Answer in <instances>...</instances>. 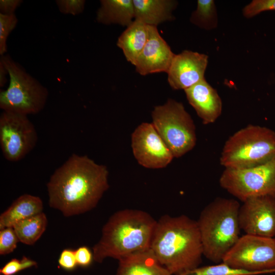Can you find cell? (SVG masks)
Listing matches in <instances>:
<instances>
[{
  "label": "cell",
  "mask_w": 275,
  "mask_h": 275,
  "mask_svg": "<svg viewBox=\"0 0 275 275\" xmlns=\"http://www.w3.org/2000/svg\"><path fill=\"white\" fill-rule=\"evenodd\" d=\"M108 176L105 166L73 154L47 183L49 206L66 217L91 210L109 188Z\"/></svg>",
  "instance_id": "6da1fadb"
},
{
  "label": "cell",
  "mask_w": 275,
  "mask_h": 275,
  "mask_svg": "<svg viewBox=\"0 0 275 275\" xmlns=\"http://www.w3.org/2000/svg\"><path fill=\"white\" fill-rule=\"evenodd\" d=\"M150 248L172 275L199 267L204 256L197 221L185 215L162 216L157 221Z\"/></svg>",
  "instance_id": "7a4b0ae2"
},
{
  "label": "cell",
  "mask_w": 275,
  "mask_h": 275,
  "mask_svg": "<svg viewBox=\"0 0 275 275\" xmlns=\"http://www.w3.org/2000/svg\"><path fill=\"white\" fill-rule=\"evenodd\" d=\"M156 223L144 211L116 212L103 226L101 237L93 248L94 260L101 263L108 257L120 260L150 248Z\"/></svg>",
  "instance_id": "3957f363"
},
{
  "label": "cell",
  "mask_w": 275,
  "mask_h": 275,
  "mask_svg": "<svg viewBox=\"0 0 275 275\" xmlns=\"http://www.w3.org/2000/svg\"><path fill=\"white\" fill-rule=\"evenodd\" d=\"M240 206L237 200L218 197L204 207L197 221L203 255L215 264L223 262L241 236Z\"/></svg>",
  "instance_id": "277c9868"
},
{
  "label": "cell",
  "mask_w": 275,
  "mask_h": 275,
  "mask_svg": "<svg viewBox=\"0 0 275 275\" xmlns=\"http://www.w3.org/2000/svg\"><path fill=\"white\" fill-rule=\"evenodd\" d=\"M275 156V131L265 126L249 125L225 142L219 162L225 169L255 167Z\"/></svg>",
  "instance_id": "5b68a950"
},
{
  "label": "cell",
  "mask_w": 275,
  "mask_h": 275,
  "mask_svg": "<svg viewBox=\"0 0 275 275\" xmlns=\"http://www.w3.org/2000/svg\"><path fill=\"white\" fill-rule=\"evenodd\" d=\"M1 59L7 69L10 82L6 90H1L0 108L26 116L41 112L47 100V88L9 55L1 56Z\"/></svg>",
  "instance_id": "8992f818"
},
{
  "label": "cell",
  "mask_w": 275,
  "mask_h": 275,
  "mask_svg": "<svg viewBox=\"0 0 275 275\" xmlns=\"http://www.w3.org/2000/svg\"><path fill=\"white\" fill-rule=\"evenodd\" d=\"M152 119L151 123L174 158L183 156L196 146V126L182 103L169 99L154 107Z\"/></svg>",
  "instance_id": "52a82bcc"
},
{
  "label": "cell",
  "mask_w": 275,
  "mask_h": 275,
  "mask_svg": "<svg viewBox=\"0 0 275 275\" xmlns=\"http://www.w3.org/2000/svg\"><path fill=\"white\" fill-rule=\"evenodd\" d=\"M219 183L242 202L250 198H275V156L261 164L241 169H225Z\"/></svg>",
  "instance_id": "ba28073f"
},
{
  "label": "cell",
  "mask_w": 275,
  "mask_h": 275,
  "mask_svg": "<svg viewBox=\"0 0 275 275\" xmlns=\"http://www.w3.org/2000/svg\"><path fill=\"white\" fill-rule=\"evenodd\" d=\"M222 262L232 268L258 274L275 272L274 238L241 236Z\"/></svg>",
  "instance_id": "9c48e42d"
},
{
  "label": "cell",
  "mask_w": 275,
  "mask_h": 275,
  "mask_svg": "<svg viewBox=\"0 0 275 275\" xmlns=\"http://www.w3.org/2000/svg\"><path fill=\"white\" fill-rule=\"evenodd\" d=\"M38 135L28 116L3 111L0 116V146L8 161L23 159L36 146Z\"/></svg>",
  "instance_id": "30bf717a"
},
{
  "label": "cell",
  "mask_w": 275,
  "mask_h": 275,
  "mask_svg": "<svg viewBox=\"0 0 275 275\" xmlns=\"http://www.w3.org/2000/svg\"><path fill=\"white\" fill-rule=\"evenodd\" d=\"M131 147L138 163L146 168H165L174 158L152 123H143L134 130Z\"/></svg>",
  "instance_id": "8fae6325"
},
{
  "label": "cell",
  "mask_w": 275,
  "mask_h": 275,
  "mask_svg": "<svg viewBox=\"0 0 275 275\" xmlns=\"http://www.w3.org/2000/svg\"><path fill=\"white\" fill-rule=\"evenodd\" d=\"M240 205L238 219L245 234L275 238V198H250Z\"/></svg>",
  "instance_id": "7c38bea8"
},
{
  "label": "cell",
  "mask_w": 275,
  "mask_h": 275,
  "mask_svg": "<svg viewBox=\"0 0 275 275\" xmlns=\"http://www.w3.org/2000/svg\"><path fill=\"white\" fill-rule=\"evenodd\" d=\"M208 56L184 50L174 57L168 74V81L174 90L184 91L205 78Z\"/></svg>",
  "instance_id": "4fadbf2b"
},
{
  "label": "cell",
  "mask_w": 275,
  "mask_h": 275,
  "mask_svg": "<svg viewBox=\"0 0 275 275\" xmlns=\"http://www.w3.org/2000/svg\"><path fill=\"white\" fill-rule=\"evenodd\" d=\"M148 38L134 65L135 70L144 76L167 73L175 54L160 36L156 26L148 25Z\"/></svg>",
  "instance_id": "5bb4252c"
},
{
  "label": "cell",
  "mask_w": 275,
  "mask_h": 275,
  "mask_svg": "<svg viewBox=\"0 0 275 275\" xmlns=\"http://www.w3.org/2000/svg\"><path fill=\"white\" fill-rule=\"evenodd\" d=\"M189 104L205 125L215 122L223 108L222 101L217 91L204 78L184 90Z\"/></svg>",
  "instance_id": "9a60e30c"
},
{
  "label": "cell",
  "mask_w": 275,
  "mask_h": 275,
  "mask_svg": "<svg viewBox=\"0 0 275 275\" xmlns=\"http://www.w3.org/2000/svg\"><path fill=\"white\" fill-rule=\"evenodd\" d=\"M116 275H172L158 261L151 248L119 260Z\"/></svg>",
  "instance_id": "2e32d148"
},
{
  "label": "cell",
  "mask_w": 275,
  "mask_h": 275,
  "mask_svg": "<svg viewBox=\"0 0 275 275\" xmlns=\"http://www.w3.org/2000/svg\"><path fill=\"white\" fill-rule=\"evenodd\" d=\"M134 19L144 24L157 26L158 25L175 19L174 10L178 6L175 0H132Z\"/></svg>",
  "instance_id": "e0dca14e"
},
{
  "label": "cell",
  "mask_w": 275,
  "mask_h": 275,
  "mask_svg": "<svg viewBox=\"0 0 275 275\" xmlns=\"http://www.w3.org/2000/svg\"><path fill=\"white\" fill-rule=\"evenodd\" d=\"M43 209V202L39 197L22 195L1 214L0 229L13 227L17 223L42 212Z\"/></svg>",
  "instance_id": "ac0fdd59"
},
{
  "label": "cell",
  "mask_w": 275,
  "mask_h": 275,
  "mask_svg": "<svg viewBox=\"0 0 275 275\" xmlns=\"http://www.w3.org/2000/svg\"><path fill=\"white\" fill-rule=\"evenodd\" d=\"M148 36V25L134 19L118 39L117 45L122 49L127 61L134 66L146 44Z\"/></svg>",
  "instance_id": "d6986e66"
},
{
  "label": "cell",
  "mask_w": 275,
  "mask_h": 275,
  "mask_svg": "<svg viewBox=\"0 0 275 275\" xmlns=\"http://www.w3.org/2000/svg\"><path fill=\"white\" fill-rule=\"evenodd\" d=\"M96 21L105 25L117 24L127 27L134 20L132 0H101Z\"/></svg>",
  "instance_id": "ffe728a7"
},
{
  "label": "cell",
  "mask_w": 275,
  "mask_h": 275,
  "mask_svg": "<svg viewBox=\"0 0 275 275\" xmlns=\"http://www.w3.org/2000/svg\"><path fill=\"white\" fill-rule=\"evenodd\" d=\"M47 226V217L42 212L17 223L13 228L20 242L33 245L42 235Z\"/></svg>",
  "instance_id": "44dd1931"
},
{
  "label": "cell",
  "mask_w": 275,
  "mask_h": 275,
  "mask_svg": "<svg viewBox=\"0 0 275 275\" xmlns=\"http://www.w3.org/2000/svg\"><path fill=\"white\" fill-rule=\"evenodd\" d=\"M195 25L206 31L215 29L218 25L216 5L213 0H198L196 9L189 18Z\"/></svg>",
  "instance_id": "7402d4cb"
},
{
  "label": "cell",
  "mask_w": 275,
  "mask_h": 275,
  "mask_svg": "<svg viewBox=\"0 0 275 275\" xmlns=\"http://www.w3.org/2000/svg\"><path fill=\"white\" fill-rule=\"evenodd\" d=\"M253 272L232 268L222 262L213 265L198 267L179 275H257Z\"/></svg>",
  "instance_id": "603a6c76"
},
{
  "label": "cell",
  "mask_w": 275,
  "mask_h": 275,
  "mask_svg": "<svg viewBox=\"0 0 275 275\" xmlns=\"http://www.w3.org/2000/svg\"><path fill=\"white\" fill-rule=\"evenodd\" d=\"M18 19L15 14L0 13V54L4 55L7 50V41L10 33L15 29Z\"/></svg>",
  "instance_id": "cb8c5ba5"
},
{
  "label": "cell",
  "mask_w": 275,
  "mask_h": 275,
  "mask_svg": "<svg viewBox=\"0 0 275 275\" xmlns=\"http://www.w3.org/2000/svg\"><path fill=\"white\" fill-rule=\"evenodd\" d=\"M268 11H275V0H253L243 8L242 14L251 18Z\"/></svg>",
  "instance_id": "d4e9b609"
},
{
  "label": "cell",
  "mask_w": 275,
  "mask_h": 275,
  "mask_svg": "<svg viewBox=\"0 0 275 275\" xmlns=\"http://www.w3.org/2000/svg\"><path fill=\"white\" fill-rule=\"evenodd\" d=\"M19 241L13 227L0 231V254L5 255L13 252Z\"/></svg>",
  "instance_id": "484cf974"
},
{
  "label": "cell",
  "mask_w": 275,
  "mask_h": 275,
  "mask_svg": "<svg viewBox=\"0 0 275 275\" xmlns=\"http://www.w3.org/2000/svg\"><path fill=\"white\" fill-rule=\"evenodd\" d=\"M37 265L35 261L25 256L20 260L13 258L1 268L0 273L2 275H14L21 270L36 266Z\"/></svg>",
  "instance_id": "4316f807"
},
{
  "label": "cell",
  "mask_w": 275,
  "mask_h": 275,
  "mask_svg": "<svg viewBox=\"0 0 275 275\" xmlns=\"http://www.w3.org/2000/svg\"><path fill=\"white\" fill-rule=\"evenodd\" d=\"M59 11L64 14L76 15L84 10V0H58L56 1Z\"/></svg>",
  "instance_id": "83f0119b"
},
{
  "label": "cell",
  "mask_w": 275,
  "mask_h": 275,
  "mask_svg": "<svg viewBox=\"0 0 275 275\" xmlns=\"http://www.w3.org/2000/svg\"><path fill=\"white\" fill-rule=\"evenodd\" d=\"M58 263L59 265L65 270L74 269L77 265L75 251L70 249H66L63 250L60 255Z\"/></svg>",
  "instance_id": "f1b7e54d"
},
{
  "label": "cell",
  "mask_w": 275,
  "mask_h": 275,
  "mask_svg": "<svg viewBox=\"0 0 275 275\" xmlns=\"http://www.w3.org/2000/svg\"><path fill=\"white\" fill-rule=\"evenodd\" d=\"M75 255L77 265L82 267L89 266L94 260L93 252L85 246L79 247L75 250Z\"/></svg>",
  "instance_id": "f546056e"
},
{
  "label": "cell",
  "mask_w": 275,
  "mask_h": 275,
  "mask_svg": "<svg viewBox=\"0 0 275 275\" xmlns=\"http://www.w3.org/2000/svg\"><path fill=\"white\" fill-rule=\"evenodd\" d=\"M22 3L21 0H1L0 11L4 14H13Z\"/></svg>",
  "instance_id": "4dcf8cb0"
},
{
  "label": "cell",
  "mask_w": 275,
  "mask_h": 275,
  "mask_svg": "<svg viewBox=\"0 0 275 275\" xmlns=\"http://www.w3.org/2000/svg\"><path fill=\"white\" fill-rule=\"evenodd\" d=\"M9 73L3 61L0 59V87H3L7 81V76Z\"/></svg>",
  "instance_id": "1f68e13d"
},
{
  "label": "cell",
  "mask_w": 275,
  "mask_h": 275,
  "mask_svg": "<svg viewBox=\"0 0 275 275\" xmlns=\"http://www.w3.org/2000/svg\"><path fill=\"white\" fill-rule=\"evenodd\" d=\"M274 240H275V238H274Z\"/></svg>",
  "instance_id": "d6a6232c"
}]
</instances>
